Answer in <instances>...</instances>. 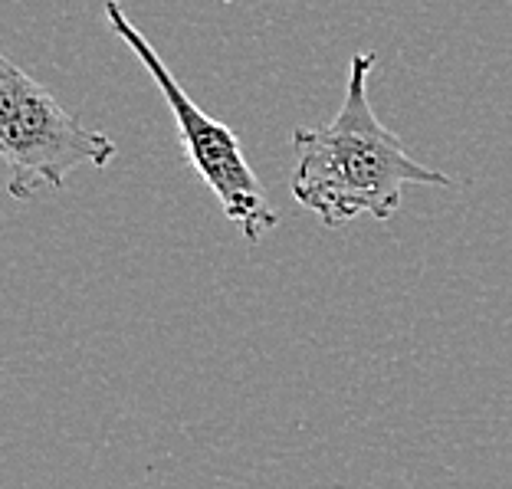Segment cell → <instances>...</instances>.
Masks as SVG:
<instances>
[{"mask_svg": "<svg viewBox=\"0 0 512 489\" xmlns=\"http://www.w3.org/2000/svg\"><path fill=\"white\" fill-rule=\"evenodd\" d=\"M106 20L115 37L142 60L148 76L155 79L158 92L165 96L168 109L174 115V125H178L181 148H184V155H188L191 168L197 171V178L214 191L220 207H224V214L243 230V237L256 243L266 230H273L279 224V217L270 207V201H266V191L260 188V178H256V171L250 168L247 155H243L237 132L230 125L211 119V115L181 89V83L174 79V73L165 66L155 46H151L145 33L128 20L119 0H106Z\"/></svg>", "mask_w": 512, "mask_h": 489, "instance_id": "cell-3", "label": "cell"}, {"mask_svg": "<svg viewBox=\"0 0 512 489\" xmlns=\"http://www.w3.org/2000/svg\"><path fill=\"white\" fill-rule=\"evenodd\" d=\"M378 53H355L348 89L332 122L296 128L293 194L325 227H342L358 214L391 220L407 184L450 188L453 178L414 161L398 135L368 102V73Z\"/></svg>", "mask_w": 512, "mask_h": 489, "instance_id": "cell-1", "label": "cell"}, {"mask_svg": "<svg viewBox=\"0 0 512 489\" xmlns=\"http://www.w3.org/2000/svg\"><path fill=\"white\" fill-rule=\"evenodd\" d=\"M0 151L7 161V191L30 201L46 188L60 191L76 168H109L115 142L60 106L50 89L0 60Z\"/></svg>", "mask_w": 512, "mask_h": 489, "instance_id": "cell-2", "label": "cell"}, {"mask_svg": "<svg viewBox=\"0 0 512 489\" xmlns=\"http://www.w3.org/2000/svg\"><path fill=\"white\" fill-rule=\"evenodd\" d=\"M224 4H230V0H224Z\"/></svg>", "mask_w": 512, "mask_h": 489, "instance_id": "cell-4", "label": "cell"}]
</instances>
